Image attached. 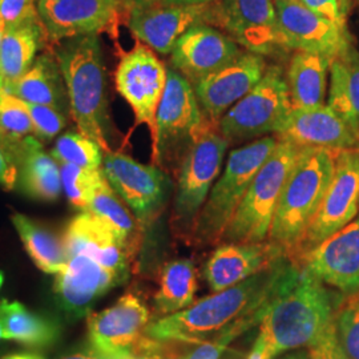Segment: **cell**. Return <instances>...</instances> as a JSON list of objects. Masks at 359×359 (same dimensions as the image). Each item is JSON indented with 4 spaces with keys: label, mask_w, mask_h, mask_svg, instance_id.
<instances>
[{
    "label": "cell",
    "mask_w": 359,
    "mask_h": 359,
    "mask_svg": "<svg viewBox=\"0 0 359 359\" xmlns=\"http://www.w3.org/2000/svg\"><path fill=\"white\" fill-rule=\"evenodd\" d=\"M308 8L323 18L329 19L337 26L346 27L347 13L350 0H301Z\"/></svg>",
    "instance_id": "60d3db41"
},
{
    "label": "cell",
    "mask_w": 359,
    "mask_h": 359,
    "mask_svg": "<svg viewBox=\"0 0 359 359\" xmlns=\"http://www.w3.org/2000/svg\"><path fill=\"white\" fill-rule=\"evenodd\" d=\"M3 283H4V276H3V273L0 271V287H1Z\"/></svg>",
    "instance_id": "db71d44e"
},
{
    "label": "cell",
    "mask_w": 359,
    "mask_h": 359,
    "mask_svg": "<svg viewBox=\"0 0 359 359\" xmlns=\"http://www.w3.org/2000/svg\"><path fill=\"white\" fill-rule=\"evenodd\" d=\"M327 105L359 130V51L351 43L330 65Z\"/></svg>",
    "instance_id": "f1b7e54d"
},
{
    "label": "cell",
    "mask_w": 359,
    "mask_h": 359,
    "mask_svg": "<svg viewBox=\"0 0 359 359\" xmlns=\"http://www.w3.org/2000/svg\"><path fill=\"white\" fill-rule=\"evenodd\" d=\"M3 35H4V27L1 25V22H0V44H1V40H3Z\"/></svg>",
    "instance_id": "f5cc1de1"
},
{
    "label": "cell",
    "mask_w": 359,
    "mask_h": 359,
    "mask_svg": "<svg viewBox=\"0 0 359 359\" xmlns=\"http://www.w3.org/2000/svg\"><path fill=\"white\" fill-rule=\"evenodd\" d=\"M337 154L317 147H302L286 180L270 228V243L281 246L289 258L318 212L327 192Z\"/></svg>",
    "instance_id": "277c9868"
},
{
    "label": "cell",
    "mask_w": 359,
    "mask_h": 359,
    "mask_svg": "<svg viewBox=\"0 0 359 359\" xmlns=\"http://www.w3.org/2000/svg\"><path fill=\"white\" fill-rule=\"evenodd\" d=\"M4 90L26 103L50 105L69 112L65 77L52 48L39 55L26 75Z\"/></svg>",
    "instance_id": "484cf974"
},
{
    "label": "cell",
    "mask_w": 359,
    "mask_h": 359,
    "mask_svg": "<svg viewBox=\"0 0 359 359\" xmlns=\"http://www.w3.org/2000/svg\"><path fill=\"white\" fill-rule=\"evenodd\" d=\"M208 25L221 28L246 51L268 56L285 51L273 0H216Z\"/></svg>",
    "instance_id": "7c38bea8"
},
{
    "label": "cell",
    "mask_w": 359,
    "mask_h": 359,
    "mask_svg": "<svg viewBox=\"0 0 359 359\" xmlns=\"http://www.w3.org/2000/svg\"><path fill=\"white\" fill-rule=\"evenodd\" d=\"M318 278L290 262L259 323L268 359L316 346L333 322V298Z\"/></svg>",
    "instance_id": "7a4b0ae2"
},
{
    "label": "cell",
    "mask_w": 359,
    "mask_h": 359,
    "mask_svg": "<svg viewBox=\"0 0 359 359\" xmlns=\"http://www.w3.org/2000/svg\"><path fill=\"white\" fill-rule=\"evenodd\" d=\"M359 209V148L337 154L332 184L322 200L304 237L289 257L298 261L334 233L345 228L357 216Z\"/></svg>",
    "instance_id": "9c48e42d"
},
{
    "label": "cell",
    "mask_w": 359,
    "mask_h": 359,
    "mask_svg": "<svg viewBox=\"0 0 359 359\" xmlns=\"http://www.w3.org/2000/svg\"><path fill=\"white\" fill-rule=\"evenodd\" d=\"M212 126L200 107L192 83L175 68H168L167 84L157 108L152 137L154 165L164 170L176 167L193 142Z\"/></svg>",
    "instance_id": "52a82bcc"
},
{
    "label": "cell",
    "mask_w": 359,
    "mask_h": 359,
    "mask_svg": "<svg viewBox=\"0 0 359 359\" xmlns=\"http://www.w3.org/2000/svg\"><path fill=\"white\" fill-rule=\"evenodd\" d=\"M38 11L52 48L75 36L107 32L115 38L129 6L126 0H57Z\"/></svg>",
    "instance_id": "9a60e30c"
},
{
    "label": "cell",
    "mask_w": 359,
    "mask_h": 359,
    "mask_svg": "<svg viewBox=\"0 0 359 359\" xmlns=\"http://www.w3.org/2000/svg\"><path fill=\"white\" fill-rule=\"evenodd\" d=\"M286 50L335 59L353 43L347 28L311 11L301 0H273Z\"/></svg>",
    "instance_id": "2e32d148"
},
{
    "label": "cell",
    "mask_w": 359,
    "mask_h": 359,
    "mask_svg": "<svg viewBox=\"0 0 359 359\" xmlns=\"http://www.w3.org/2000/svg\"><path fill=\"white\" fill-rule=\"evenodd\" d=\"M209 4L188 6L163 0L129 7L127 25L132 35L154 51L168 55L188 29L208 25Z\"/></svg>",
    "instance_id": "e0dca14e"
},
{
    "label": "cell",
    "mask_w": 359,
    "mask_h": 359,
    "mask_svg": "<svg viewBox=\"0 0 359 359\" xmlns=\"http://www.w3.org/2000/svg\"><path fill=\"white\" fill-rule=\"evenodd\" d=\"M41 48H51L41 19L4 31L0 44V84L3 90L26 75Z\"/></svg>",
    "instance_id": "4316f807"
},
{
    "label": "cell",
    "mask_w": 359,
    "mask_h": 359,
    "mask_svg": "<svg viewBox=\"0 0 359 359\" xmlns=\"http://www.w3.org/2000/svg\"><path fill=\"white\" fill-rule=\"evenodd\" d=\"M34 135V126L26 104L7 90H0V148L13 163V156L27 137ZM15 164V163H13Z\"/></svg>",
    "instance_id": "836d02e7"
},
{
    "label": "cell",
    "mask_w": 359,
    "mask_h": 359,
    "mask_svg": "<svg viewBox=\"0 0 359 359\" xmlns=\"http://www.w3.org/2000/svg\"><path fill=\"white\" fill-rule=\"evenodd\" d=\"M62 187L69 204L81 212H87L95 191L104 179L102 169L60 164Z\"/></svg>",
    "instance_id": "d590c367"
},
{
    "label": "cell",
    "mask_w": 359,
    "mask_h": 359,
    "mask_svg": "<svg viewBox=\"0 0 359 359\" xmlns=\"http://www.w3.org/2000/svg\"><path fill=\"white\" fill-rule=\"evenodd\" d=\"M271 359H311L310 357V348L309 350H298L295 353H290L287 355H283L281 358H271Z\"/></svg>",
    "instance_id": "7dc6e473"
},
{
    "label": "cell",
    "mask_w": 359,
    "mask_h": 359,
    "mask_svg": "<svg viewBox=\"0 0 359 359\" xmlns=\"http://www.w3.org/2000/svg\"><path fill=\"white\" fill-rule=\"evenodd\" d=\"M38 19L36 0H0V22L4 31Z\"/></svg>",
    "instance_id": "ab89813d"
},
{
    "label": "cell",
    "mask_w": 359,
    "mask_h": 359,
    "mask_svg": "<svg viewBox=\"0 0 359 359\" xmlns=\"http://www.w3.org/2000/svg\"><path fill=\"white\" fill-rule=\"evenodd\" d=\"M278 144V137L264 136L233 149L222 175L215 182L193 226L196 241L217 244L222 240L236 209L252 180Z\"/></svg>",
    "instance_id": "5b68a950"
},
{
    "label": "cell",
    "mask_w": 359,
    "mask_h": 359,
    "mask_svg": "<svg viewBox=\"0 0 359 359\" xmlns=\"http://www.w3.org/2000/svg\"><path fill=\"white\" fill-rule=\"evenodd\" d=\"M19 170L18 184L25 192L38 200L55 201L62 193L60 164L43 149L35 135L27 137L13 156Z\"/></svg>",
    "instance_id": "d4e9b609"
},
{
    "label": "cell",
    "mask_w": 359,
    "mask_h": 359,
    "mask_svg": "<svg viewBox=\"0 0 359 359\" xmlns=\"http://www.w3.org/2000/svg\"><path fill=\"white\" fill-rule=\"evenodd\" d=\"M1 339H4V338H3V329H1V323H0V341Z\"/></svg>",
    "instance_id": "11a10c76"
},
{
    "label": "cell",
    "mask_w": 359,
    "mask_h": 359,
    "mask_svg": "<svg viewBox=\"0 0 359 359\" xmlns=\"http://www.w3.org/2000/svg\"><path fill=\"white\" fill-rule=\"evenodd\" d=\"M290 265L287 257L269 269L233 285L177 313L148 325L145 335L156 342L200 345L248 318L262 321L270 298Z\"/></svg>",
    "instance_id": "6da1fadb"
},
{
    "label": "cell",
    "mask_w": 359,
    "mask_h": 359,
    "mask_svg": "<svg viewBox=\"0 0 359 359\" xmlns=\"http://www.w3.org/2000/svg\"><path fill=\"white\" fill-rule=\"evenodd\" d=\"M149 310L136 295H123L115 305L88 317V335L93 348L107 359H133L149 351L156 341L145 335Z\"/></svg>",
    "instance_id": "8fae6325"
},
{
    "label": "cell",
    "mask_w": 359,
    "mask_h": 359,
    "mask_svg": "<svg viewBox=\"0 0 359 359\" xmlns=\"http://www.w3.org/2000/svg\"><path fill=\"white\" fill-rule=\"evenodd\" d=\"M109 225L124 244L136 252L140 241V221L132 213L123 198L114 191L104 176L95 191L88 210Z\"/></svg>",
    "instance_id": "d6a6232c"
},
{
    "label": "cell",
    "mask_w": 359,
    "mask_h": 359,
    "mask_svg": "<svg viewBox=\"0 0 359 359\" xmlns=\"http://www.w3.org/2000/svg\"><path fill=\"white\" fill-rule=\"evenodd\" d=\"M52 50L63 72L69 114L77 130L97 142L104 152L112 151L108 142L107 69L97 35L65 39Z\"/></svg>",
    "instance_id": "3957f363"
},
{
    "label": "cell",
    "mask_w": 359,
    "mask_h": 359,
    "mask_svg": "<svg viewBox=\"0 0 359 359\" xmlns=\"http://www.w3.org/2000/svg\"><path fill=\"white\" fill-rule=\"evenodd\" d=\"M13 224L39 269L47 274H57L65 269L68 262L65 240L20 213L13 215Z\"/></svg>",
    "instance_id": "4dcf8cb0"
},
{
    "label": "cell",
    "mask_w": 359,
    "mask_h": 359,
    "mask_svg": "<svg viewBox=\"0 0 359 359\" xmlns=\"http://www.w3.org/2000/svg\"><path fill=\"white\" fill-rule=\"evenodd\" d=\"M197 287V269L193 261L180 258L168 262L161 270L158 290L154 294L156 310L161 316H169L189 308L194 304Z\"/></svg>",
    "instance_id": "f546056e"
},
{
    "label": "cell",
    "mask_w": 359,
    "mask_h": 359,
    "mask_svg": "<svg viewBox=\"0 0 359 359\" xmlns=\"http://www.w3.org/2000/svg\"><path fill=\"white\" fill-rule=\"evenodd\" d=\"M219 359H245V355L237 351H231L226 357H221Z\"/></svg>",
    "instance_id": "681fc988"
},
{
    "label": "cell",
    "mask_w": 359,
    "mask_h": 359,
    "mask_svg": "<svg viewBox=\"0 0 359 359\" xmlns=\"http://www.w3.org/2000/svg\"><path fill=\"white\" fill-rule=\"evenodd\" d=\"M0 323L4 339L27 347L48 346L57 338V327L51 321L16 301H0Z\"/></svg>",
    "instance_id": "1f68e13d"
},
{
    "label": "cell",
    "mask_w": 359,
    "mask_h": 359,
    "mask_svg": "<svg viewBox=\"0 0 359 359\" xmlns=\"http://www.w3.org/2000/svg\"><path fill=\"white\" fill-rule=\"evenodd\" d=\"M104 357L102 354H99L95 348L90 350V348H84V350H77V351H72V353H68L63 357H60L59 359H103Z\"/></svg>",
    "instance_id": "ee69618b"
},
{
    "label": "cell",
    "mask_w": 359,
    "mask_h": 359,
    "mask_svg": "<svg viewBox=\"0 0 359 359\" xmlns=\"http://www.w3.org/2000/svg\"><path fill=\"white\" fill-rule=\"evenodd\" d=\"M286 77L280 65H269L262 79L218 121V132L228 140L246 142L274 133L290 112Z\"/></svg>",
    "instance_id": "ba28073f"
},
{
    "label": "cell",
    "mask_w": 359,
    "mask_h": 359,
    "mask_svg": "<svg viewBox=\"0 0 359 359\" xmlns=\"http://www.w3.org/2000/svg\"><path fill=\"white\" fill-rule=\"evenodd\" d=\"M334 333L346 359H359V290L347 294L335 308Z\"/></svg>",
    "instance_id": "8d00e7d4"
},
{
    "label": "cell",
    "mask_w": 359,
    "mask_h": 359,
    "mask_svg": "<svg viewBox=\"0 0 359 359\" xmlns=\"http://www.w3.org/2000/svg\"><path fill=\"white\" fill-rule=\"evenodd\" d=\"M123 280L105 269L90 257L77 255L68 258L67 266L56 274L55 294L62 308L83 316L107 292Z\"/></svg>",
    "instance_id": "cb8c5ba5"
},
{
    "label": "cell",
    "mask_w": 359,
    "mask_h": 359,
    "mask_svg": "<svg viewBox=\"0 0 359 359\" xmlns=\"http://www.w3.org/2000/svg\"><path fill=\"white\" fill-rule=\"evenodd\" d=\"M295 265L342 293L359 290V218L317 245Z\"/></svg>",
    "instance_id": "ffe728a7"
},
{
    "label": "cell",
    "mask_w": 359,
    "mask_h": 359,
    "mask_svg": "<svg viewBox=\"0 0 359 359\" xmlns=\"http://www.w3.org/2000/svg\"><path fill=\"white\" fill-rule=\"evenodd\" d=\"M301 148L294 142L278 139L277 147L252 180L221 241L237 244L266 241L280 196Z\"/></svg>",
    "instance_id": "8992f818"
},
{
    "label": "cell",
    "mask_w": 359,
    "mask_h": 359,
    "mask_svg": "<svg viewBox=\"0 0 359 359\" xmlns=\"http://www.w3.org/2000/svg\"><path fill=\"white\" fill-rule=\"evenodd\" d=\"M168 68L154 50L137 41L121 55L116 68V90L130 105L137 124H145L154 137L156 114L167 84Z\"/></svg>",
    "instance_id": "4fadbf2b"
},
{
    "label": "cell",
    "mask_w": 359,
    "mask_h": 359,
    "mask_svg": "<svg viewBox=\"0 0 359 359\" xmlns=\"http://www.w3.org/2000/svg\"><path fill=\"white\" fill-rule=\"evenodd\" d=\"M25 104L34 126V135L40 142L52 140L65 128L68 123L65 111L50 107V105L26 103V102Z\"/></svg>",
    "instance_id": "74e56055"
},
{
    "label": "cell",
    "mask_w": 359,
    "mask_h": 359,
    "mask_svg": "<svg viewBox=\"0 0 359 359\" xmlns=\"http://www.w3.org/2000/svg\"><path fill=\"white\" fill-rule=\"evenodd\" d=\"M240 47L217 28L205 23L197 25L177 40L170 52V63L194 86L240 57L244 52Z\"/></svg>",
    "instance_id": "ac0fdd59"
},
{
    "label": "cell",
    "mask_w": 359,
    "mask_h": 359,
    "mask_svg": "<svg viewBox=\"0 0 359 359\" xmlns=\"http://www.w3.org/2000/svg\"><path fill=\"white\" fill-rule=\"evenodd\" d=\"M167 3H175V4H188V6H201V4H210L216 0H163Z\"/></svg>",
    "instance_id": "bcb514c9"
},
{
    "label": "cell",
    "mask_w": 359,
    "mask_h": 359,
    "mask_svg": "<svg viewBox=\"0 0 359 359\" xmlns=\"http://www.w3.org/2000/svg\"><path fill=\"white\" fill-rule=\"evenodd\" d=\"M18 179H19L18 167L0 148V185L7 191H13V188L18 185Z\"/></svg>",
    "instance_id": "7bdbcfd3"
},
{
    "label": "cell",
    "mask_w": 359,
    "mask_h": 359,
    "mask_svg": "<svg viewBox=\"0 0 359 359\" xmlns=\"http://www.w3.org/2000/svg\"><path fill=\"white\" fill-rule=\"evenodd\" d=\"M310 357L311 359H346L337 342L333 322L326 333L323 334L320 342L310 348Z\"/></svg>",
    "instance_id": "b9f144b4"
},
{
    "label": "cell",
    "mask_w": 359,
    "mask_h": 359,
    "mask_svg": "<svg viewBox=\"0 0 359 359\" xmlns=\"http://www.w3.org/2000/svg\"><path fill=\"white\" fill-rule=\"evenodd\" d=\"M0 90H1V84H0Z\"/></svg>",
    "instance_id": "9f6ffc18"
},
{
    "label": "cell",
    "mask_w": 359,
    "mask_h": 359,
    "mask_svg": "<svg viewBox=\"0 0 359 359\" xmlns=\"http://www.w3.org/2000/svg\"><path fill=\"white\" fill-rule=\"evenodd\" d=\"M128 3L129 7L130 6H136V4H144V3H149L152 0H126Z\"/></svg>",
    "instance_id": "f907efd6"
},
{
    "label": "cell",
    "mask_w": 359,
    "mask_h": 359,
    "mask_svg": "<svg viewBox=\"0 0 359 359\" xmlns=\"http://www.w3.org/2000/svg\"><path fill=\"white\" fill-rule=\"evenodd\" d=\"M1 359H43L36 354H28V353H22V354H10L6 355Z\"/></svg>",
    "instance_id": "c3c4849f"
},
{
    "label": "cell",
    "mask_w": 359,
    "mask_h": 359,
    "mask_svg": "<svg viewBox=\"0 0 359 359\" xmlns=\"http://www.w3.org/2000/svg\"><path fill=\"white\" fill-rule=\"evenodd\" d=\"M285 257L283 248L270 241L252 244L225 243L218 246L206 261V283L212 292L217 293L243 283L262 270L269 269Z\"/></svg>",
    "instance_id": "603a6c76"
},
{
    "label": "cell",
    "mask_w": 359,
    "mask_h": 359,
    "mask_svg": "<svg viewBox=\"0 0 359 359\" xmlns=\"http://www.w3.org/2000/svg\"><path fill=\"white\" fill-rule=\"evenodd\" d=\"M274 133L278 139L299 147H317L334 152L359 148V130L325 104L292 108Z\"/></svg>",
    "instance_id": "44dd1931"
},
{
    "label": "cell",
    "mask_w": 359,
    "mask_h": 359,
    "mask_svg": "<svg viewBox=\"0 0 359 359\" xmlns=\"http://www.w3.org/2000/svg\"><path fill=\"white\" fill-rule=\"evenodd\" d=\"M257 323H259V320L257 318H248L238 322L224 333L200 344L196 350L191 351L184 359H219L238 335L256 326Z\"/></svg>",
    "instance_id": "f35d334b"
},
{
    "label": "cell",
    "mask_w": 359,
    "mask_h": 359,
    "mask_svg": "<svg viewBox=\"0 0 359 359\" xmlns=\"http://www.w3.org/2000/svg\"><path fill=\"white\" fill-rule=\"evenodd\" d=\"M332 62V59L317 53L295 52L285 75L292 108H310L323 104Z\"/></svg>",
    "instance_id": "83f0119b"
},
{
    "label": "cell",
    "mask_w": 359,
    "mask_h": 359,
    "mask_svg": "<svg viewBox=\"0 0 359 359\" xmlns=\"http://www.w3.org/2000/svg\"><path fill=\"white\" fill-rule=\"evenodd\" d=\"M63 240L68 258L88 256L123 281L128 277L129 261L135 252L109 225L90 212H81L71 219Z\"/></svg>",
    "instance_id": "7402d4cb"
},
{
    "label": "cell",
    "mask_w": 359,
    "mask_h": 359,
    "mask_svg": "<svg viewBox=\"0 0 359 359\" xmlns=\"http://www.w3.org/2000/svg\"><path fill=\"white\" fill-rule=\"evenodd\" d=\"M52 157L59 164H69L87 169L103 168L104 151L97 142L77 132L62 135L52 149Z\"/></svg>",
    "instance_id": "e575fe53"
},
{
    "label": "cell",
    "mask_w": 359,
    "mask_h": 359,
    "mask_svg": "<svg viewBox=\"0 0 359 359\" xmlns=\"http://www.w3.org/2000/svg\"><path fill=\"white\" fill-rule=\"evenodd\" d=\"M103 172L109 185L142 224L151 221L165 204L170 179L164 169L109 151L104 152Z\"/></svg>",
    "instance_id": "5bb4252c"
},
{
    "label": "cell",
    "mask_w": 359,
    "mask_h": 359,
    "mask_svg": "<svg viewBox=\"0 0 359 359\" xmlns=\"http://www.w3.org/2000/svg\"><path fill=\"white\" fill-rule=\"evenodd\" d=\"M248 359H268L265 341H264V338H262L261 335H258V338H257V341L255 342V345H253L252 351H250L249 355H248Z\"/></svg>",
    "instance_id": "f6af8a7d"
},
{
    "label": "cell",
    "mask_w": 359,
    "mask_h": 359,
    "mask_svg": "<svg viewBox=\"0 0 359 359\" xmlns=\"http://www.w3.org/2000/svg\"><path fill=\"white\" fill-rule=\"evenodd\" d=\"M268 65L255 52H243L231 65L196 83L194 92L206 118L216 124L262 79Z\"/></svg>",
    "instance_id": "d6986e66"
},
{
    "label": "cell",
    "mask_w": 359,
    "mask_h": 359,
    "mask_svg": "<svg viewBox=\"0 0 359 359\" xmlns=\"http://www.w3.org/2000/svg\"><path fill=\"white\" fill-rule=\"evenodd\" d=\"M229 142L212 127L193 142L180 165L175 212L182 228L194 226L218 179Z\"/></svg>",
    "instance_id": "30bf717a"
},
{
    "label": "cell",
    "mask_w": 359,
    "mask_h": 359,
    "mask_svg": "<svg viewBox=\"0 0 359 359\" xmlns=\"http://www.w3.org/2000/svg\"><path fill=\"white\" fill-rule=\"evenodd\" d=\"M53 1H57V0H38V8L41 7H46V6H50Z\"/></svg>",
    "instance_id": "816d5d0a"
}]
</instances>
